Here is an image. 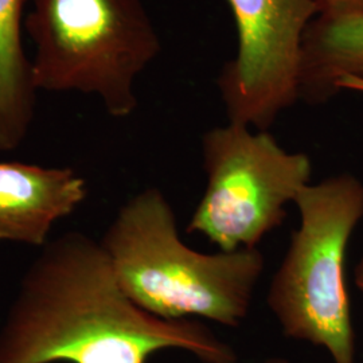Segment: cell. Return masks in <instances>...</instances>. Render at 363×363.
<instances>
[{"label":"cell","mask_w":363,"mask_h":363,"mask_svg":"<svg viewBox=\"0 0 363 363\" xmlns=\"http://www.w3.org/2000/svg\"><path fill=\"white\" fill-rule=\"evenodd\" d=\"M164 350L238 362L206 325L144 311L118 284L101 244L79 232L42 247L0 328V363H148Z\"/></svg>","instance_id":"6da1fadb"},{"label":"cell","mask_w":363,"mask_h":363,"mask_svg":"<svg viewBox=\"0 0 363 363\" xmlns=\"http://www.w3.org/2000/svg\"><path fill=\"white\" fill-rule=\"evenodd\" d=\"M100 244L123 291L166 320L238 327L265 265L257 247L206 255L187 247L172 206L155 187L120 208Z\"/></svg>","instance_id":"7a4b0ae2"},{"label":"cell","mask_w":363,"mask_h":363,"mask_svg":"<svg viewBox=\"0 0 363 363\" xmlns=\"http://www.w3.org/2000/svg\"><path fill=\"white\" fill-rule=\"evenodd\" d=\"M23 28L35 91H77L112 117L138 108V79L162 52L142 0H28Z\"/></svg>","instance_id":"3957f363"},{"label":"cell","mask_w":363,"mask_h":363,"mask_svg":"<svg viewBox=\"0 0 363 363\" xmlns=\"http://www.w3.org/2000/svg\"><path fill=\"white\" fill-rule=\"evenodd\" d=\"M295 205L300 223L269 286L267 303L286 337L357 363L346 259L363 218V182L343 172L310 183Z\"/></svg>","instance_id":"277c9868"},{"label":"cell","mask_w":363,"mask_h":363,"mask_svg":"<svg viewBox=\"0 0 363 363\" xmlns=\"http://www.w3.org/2000/svg\"><path fill=\"white\" fill-rule=\"evenodd\" d=\"M206 189L187 225L220 252L255 249L286 218L311 183V159L283 148L268 130L229 123L202 138Z\"/></svg>","instance_id":"5b68a950"},{"label":"cell","mask_w":363,"mask_h":363,"mask_svg":"<svg viewBox=\"0 0 363 363\" xmlns=\"http://www.w3.org/2000/svg\"><path fill=\"white\" fill-rule=\"evenodd\" d=\"M237 52L218 78L229 123L268 128L300 99L303 45L320 15L315 0H226Z\"/></svg>","instance_id":"8992f818"},{"label":"cell","mask_w":363,"mask_h":363,"mask_svg":"<svg viewBox=\"0 0 363 363\" xmlns=\"http://www.w3.org/2000/svg\"><path fill=\"white\" fill-rule=\"evenodd\" d=\"M88 195L74 169L0 162V241L43 247Z\"/></svg>","instance_id":"52a82bcc"},{"label":"cell","mask_w":363,"mask_h":363,"mask_svg":"<svg viewBox=\"0 0 363 363\" xmlns=\"http://www.w3.org/2000/svg\"><path fill=\"white\" fill-rule=\"evenodd\" d=\"M340 91H363V13L318 15L304 37L300 99L325 103Z\"/></svg>","instance_id":"ba28073f"},{"label":"cell","mask_w":363,"mask_h":363,"mask_svg":"<svg viewBox=\"0 0 363 363\" xmlns=\"http://www.w3.org/2000/svg\"><path fill=\"white\" fill-rule=\"evenodd\" d=\"M28 0H0V152L16 150L35 116L37 93L23 43Z\"/></svg>","instance_id":"9c48e42d"},{"label":"cell","mask_w":363,"mask_h":363,"mask_svg":"<svg viewBox=\"0 0 363 363\" xmlns=\"http://www.w3.org/2000/svg\"><path fill=\"white\" fill-rule=\"evenodd\" d=\"M320 7V15L342 16L363 13V0H315Z\"/></svg>","instance_id":"30bf717a"},{"label":"cell","mask_w":363,"mask_h":363,"mask_svg":"<svg viewBox=\"0 0 363 363\" xmlns=\"http://www.w3.org/2000/svg\"><path fill=\"white\" fill-rule=\"evenodd\" d=\"M355 284L363 294V256L361 261H359V264L355 268Z\"/></svg>","instance_id":"8fae6325"},{"label":"cell","mask_w":363,"mask_h":363,"mask_svg":"<svg viewBox=\"0 0 363 363\" xmlns=\"http://www.w3.org/2000/svg\"><path fill=\"white\" fill-rule=\"evenodd\" d=\"M264 363H291L289 361H286V358H281V357H272V358H268Z\"/></svg>","instance_id":"7c38bea8"}]
</instances>
